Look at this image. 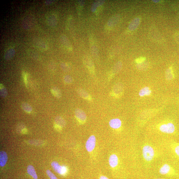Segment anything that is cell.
Listing matches in <instances>:
<instances>
[{
    "label": "cell",
    "instance_id": "obj_12",
    "mask_svg": "<svg viewBox=\"0 0 179 179\" xmlns=\"http://www.w3.org/2000/svg\"><path fill=\"white\" fill-rule=\"evenodd\" d=\"M109 165L112 167H116L119 163L118 157L116 154H113L111 155L109 159Z\"/></svg>",
    "mask_w": 179,
    "mask_h": 179
},
{
    "label": "cell",
    "instance_id": "obj_4",
    "mask_svg": "<svg viewBox=\"0 0 179 179\" xmlns=\"http://www.w3.org/2000/svg\"><path fill=\"white\" fill-rule=\"evenodd\" d=\"M96 144V138L94 135H92L88 139L86 144V147L89 152L92 151L94 149Z\"/></svg>",
    "mask_w": 179,
    "mask_h": 179
},
{
    "label": "cell",
    "instance_id": "obj_19",
    "mask_svg": "<svg viewBox=\"0 0 179 179\" xmlns=\"http://www.w3.org/2000/svg\"><path fill=\"white\" fill-rule=\"evenodd\" d=\"M151 91L150 89L148 87H144L141 89L139 93V95L141 97H143L144 96H148L151 94Z\"/></svg>",
    "mask_w": 179,
    "mask_h": 179
},
{
    "label": "cell",
    "instance_id": "obj_3",
    "mask_svg": "<svg viewBox=\"0 0 179 179\" xmlns=\"http://www.w3.org/2000/svg\"><path fill=\"white\" fill-rule=\"evenodd\" d=\"M51 165L55 171L61 175L65 174L67 172V170L65 166L63 165L61 166L57 162H53L52 163Z\"/></svg>",
    "mask_w": 179,
    "mask_h": 179
},
{
    "label": "cell",
    "instance_id": "obj_16",
    "mask_svg": "<svg viewBox=\"0 0 179 179\" xmlns=\"http://www.w3.org/2000/svg\"><path fill=\"white\" fill-rule=\"evenodd\" d=\"M77 93L81 97L85 99L90 100L91 98L90 95L86 91L82 89H79L77 90Z\"/></svg>",
    "mask_w": 179,
    "mask_h": 179
},
{
    "label": "cell",
    "instance_id": "obj_29",
    "mask_svg": "<svg viewBox=\"0 0 179 179\" xmlns=\"http://www.w3.org/2000/svg\"><path fill=\"white\" fill-rule=\"evenodd\" d=\"M61 67L64 71H68L70 69V66L68 64L65 63H63L61 64Z\"/></svg>",
    "mask_w": 179,
    "mask_h": 179
},
{
    "label": "cell",
    "instance_id": "obj_5",
    "mask_svg": "<svg viewBox=\"0 0 179 179\" xmlns=\"http://www.w3.org/2000/svg\"><path fill=\"white\" fill-rule=\"evenodd\" d=\"M159 172L160 174L165 175L172 174L174 170L170 165L165 164L163 165L160 168Z\"/></svg>",
    "mask_w": 179,
    "mask_h": 179
},
{
    "label": "cell",
    "instance_id": "obj_28",
    "mask_svg": "<svg viewBox=\"0 0 179 179\" xmlns=\"http://www.w3.org/2000/svg\"><path fill=\"white\" fill-rule=\"evenodd\" d=\"M64 81L67 83L70 84L73 82V79L71 76L66 75L64 77Z\"/></svg>",
    "mask_w": 179,
    "mask_h": 179
},
{
    "label": "cell",
    "instance_id": "obj_26",
    "mask_svg": "<svg viewBox=\"0 0 179 179\" xmlns=\"http://www.w3.org/2000/svg\"><path fill=\"white\" fill-rule=\"evenodd\" d=\"M1 92L0 94L1 97L2 98H5L6 97L8 93L7 91L6 88L2 86V85H1Z\"/></svg>",
    "mask_w": 179,
    "mask_h": 179
},
{
    "label": "cell",
    "instance_id": "obj_30",
    "mask_svg": "<svg viewBox=\"0 0 179 179\" xmlns=\"http://www.w3.org/2000/svg\"><path fill=\"white\" fill-rule=\"evenodd\" d=\"M166 76L167 79L170 80L173 78V75L171 70L170 69H168L166 72Z\"/></svg>",
    "mask_w": 179,
    "mask_h": 179
},
{
    "label": "cell",
    "instance_id": "obj_14",
    "mask_svg": "<svg viewBox=\"0 0 179 179\" xmlns=\"http://www.w3.org/2000/svg\"><path fill=\"white\" fill-rule=\"evenodd\" d=\"M8 156L7 153L4 151L0 152V166L3 167L6 165L7 161Z\"/></svg>",
    "mask_w": 179,
    "mask_h": 179
},
{
    "label": "cell",
    "instance_id": "obj_34",
    "mask_svg": "<svg viewBox=\"0 0 179 179\" xmlns=\"http://www.w3.org/2000/svg\"><path fill=\"white\" fill-rule=\"evenodd\" d=\"M54 1H47L45 2V4L47 5H49L52 3Z\"/></svg>",
    "mask_w": 179,
    "mask_h": 179
},
{
    "label": "cell",
    "instance_id": "obj_18",
    "mask_svg": "<svg viewBox=\"0 0 179 179\" xmlns=\"http://www.w3.org/2000/svg\"><path fill=\"white\" fill-rule=\"evenodd\" d=\"M27 171L28 174L31 176L34 179H37L38 178V176H37L35 170L34 168L32 165H28Z\"/></svg>",
    "mask_w": 179,
    "mask_h": 179
},
{
    "label": "cell",
    "instance_id": "obj_27",
    "mask_svg": "<svg viewBox=\"0 0 179 179\" xmlns=\"http://www.w3.org/2000/svg\"><path fill=\"white\" fill-rule=\"evenodd\" d=\"M27 52H28L29 54L31 57H33L34 58L38 60L40 58V55H38V53L33 51L31 50H28Z\"/></svg>",
    "mask_w": 179,
    "mask_h": 179
},
{
    "label": "cell",
    "instance_id": "obj_37",
    "mask_svg": "<svg viewBox=\"0 0 179 179\" xmlns=\"http://www.w3.org/2000/svg\"><path fill=\"white\" fill-rule=\"evenodd\" d=\"M156 179H164V178H157Z\"/></svg>",
    "mask_w": 179,
    "mask_h": 179
},
{
    "label": "cell",
    "instance_id": "obj_9",
    "mask_svg": "<svg viewBox=\"0 0 179 179\" xmlns=\"http://www.w3.org/2000/svg\"><path fill=\"white\" fill-rule=\"evenodd\" d=\"M76 117L79 121L81 122H84L86 119L87 117L85 112L81 109H77L75 111Z\"/></svg>",
    "mask_w": 179,
    "mask_h": 179
},
{
    "label": "cell",
    "instance_id": "obj_35",
    "mask_svg": "<svg viewBox=\"0 0 179 179\" xmlns=\"http://www.w3.org/2000/svg\"><path fill=\"white\" fill-rule=\"evenodd\" d=\"M100 179H109L108 178L104 176H101L100 178Z\"/></svg>",
    "mask_w": 179,
    "mask_h": 179
},
{
    "label": "cell",
    "instance_id": "obj_36",
    "mask_svg": "<svg viewBox=\"0 0 179 179\" xmlns=\"http://www.w3.org/2000/svg\"><path fill=\"white\" fill-rule=\"evenodd\" d=\"M143 58H140L137 60V61L139 62H141L143 61Z\"/></svg>",
    "mask_w": 179,
    "mask_h": 179
},
{
    "label": "cell",
    "instance_id": "obj_10",
    "mask_svg": "<svg viewBox=\"0 0 179 179\" xmlns=\"http://www.w3.org/2000/svg\"><path fill=\"white\" fill-rule=\"evenodd\" d=\"M120 17L119 15H116L111 17L107 23V27L108 28L113 27L118 22Z\"/></svg>",
    "mask_w": 179,
    "mask_h": 179
},
{
    "label": "cell",
    "instance_id": "obj_33",
    "mask_svg": "<svg viewBox=\"0 0 179 179\" xmlns=\"http://www.w3.org/2000/svg\"><path fill=\"white\" fill-rule=\"evenodd\" d=\"M175 41L179 44V33H175L174 35Z\"/></svg>",
    "mask_w": 179,
    "mask_h": 179
},
{
    "label": "cell",
    "instance_id": "obj_11",
    "mask_svg": "<svg viewBox=\"0 0 179 179\" xmlns=\"http://www.w3.org/2000/svg\"><path fill=\"white\" fill-rule=\"evenodd\" d=\"M60 41L61 43L66 47V49L69 51L72 50L73 48H72L70 42L66 36L63 35H61L60 37Z\"/></svg>",
    "mask_w": 179,
    "mask_h": 179
},
{
    "label": "cell",
    "instance_id": "obj_21",
    "mask_svg": "<svg viewBox=\"0 0 179 179\" xmlns=\"http://www.w3.org/2000/svg\"><path fill=\"white\" fill-rule=\"evenodd\" d=\"M52 94L56 97L60 98L61 96V93L60 90L58 88L54 87L51 89Z\"/></svg>",
    "mask_w": 179,
    "mask_h": 179
},
{
    "label": "cell",
    "instance_id": "obj_7",
    "mask_svg": "<svg viewBox=\"0 0 179 179\" xmlns=\"http://www.w3.org/2000/svg\"><path fill=\"white\" fill-rule=\"evenodd\" d=\"M85 65L90 71V73H95V67L93 61L91 58L87 56H85L83 58Z\"/></svg>",
    "mask_w": 179,
    "mask_h": 179
},
{
    "label": "cell",
    "instance_id": "obj_23",
    "mask_svg": "<svg viewBox=\"0 0 179 179\" xmlns=\"http://www.w3.org/2000/svg\"><path fill=\"white\" fill-rule=\"evenodd\" d=\"M21 106L24 111L28 113H30L32 111V108L31 106L27 103H24L22 104Z\"/></svg>",
    "mask_w": 179,
    "mask_h": 179
},
{
    "label": "cell",
    "instance_id": "obj_31",
    "mask_svg": "<svg viewBox=\"0 0 179 179\" xmlns=\"http://www.w3.org/2000/svg\"><path fill=\"white\" fill-rule=\"evenodd\" d=\"M47 174L51 179H58L56 176L49 170H47L46 171Z\"/></svg>",
    "mask_w": 179,
    "mask_h": 179
},
{
    "label": "cell",
    "instance_id": "obj_2",
    "mask_svg": "<svg viewBox=\"0 0 179 179\" xmlns=\"http://www.w3.org/2000/svg\"><path fill=\"white\" fill-rule=\"evenodd\" d=\"M159 130L162 132L168 134H173L175 132V125L172 122L162 124L160 126Z\"/></svg>",
    "mask_w": 179,
    "mask_h": 179
},
{
    "label": "cell",
    "instance_id": "obj_6",
    "mask_svg": "<svg viewBox=\"0 0 179 179\" xmlns=\"http://www.w3.org/2000/svg\"><path fill=\"white\" fill-rule=\"evenodd\" d=\"M47 21L48 24L51 27H54L57 25L58 23V18L57 15L54 13H50L47 18Z\"/></svg>",
    "mask_w": 179,
    "mask_h": 179
},
{
    "label": "cell",
    "instance_id": "obj_8",
    "mask_svg": "<svg viewBox=\"0 0 179 179\" xmlns=\"http://www.w3.org/2000/svg\"><path fill=\"white\" fill-rule=\"evenodd\" d=\"M34 44L37 49L41 51H45L48 49V46L46 43L42 40H36L34 41Z\"/></svg>",
    "mask_w": 179,
    "mask_h": 179
},
{
    "label": "cell",
    "instance_id": "obj_15",
    "mask_svg": "<svg viewBox=\"0 0 179 179\" xmlns=\"http://www.w3.org/2000/svg\"><path fill=\"white\" fill-rule=\"evenodd\" d=\"M15 54V51L14 49L11 48L8 50L4 55V58L5 60H10L14 57Z\"/></svg>",
    "mask_w": 179,
    "mask_h": 179
},
{
    "label": "cell",
    "instance_id": "obj_24",
    "mask_svg": "<svg viewBox=\"0 0 179 179\" xmlns=\"http://www.w3.org/2000/svg\"><path fill=\"white\" fill-rule=\"evenodd\" d=\"M173 151L176 155L179 158V144L175 143L172 146Z\"/></svg>",
    "mask_w": 179,
    "mask_h": 179
},
{
    "label": "cell",
    "instance_id": "obj_13",
    "mask_svg": "<svg viewBox=\"0 0 179 179\" xmlns=\"http://www.w3.org/2000/svg\"><path fill=\"white\" fill-rule=\"evenodd\" d=\"M122 122L121 120L118 119H115L111 120L109 124L111 127L114 129H118L121 127Z\"/></svg>",
    "mask_w": 179,
    "mask_h": 179
},
{
    "label": "cell",
    "instance_id": "obj_17",
    "mask_svg": "<svg viewBox=\"0 0 179 179\" xmlns=\"http://www.w3.org/2000/svg\"><path fill=\"white\" fill-rule=\"evenodd\" d=\"M140 22L139 19L136 18L133 20L129 26V29L130 30H134L137 27Z\"/></svg>",
    "mask_w": 179,
    "mask_h": 179
},
{
    "label": "cell",
    "instance_id": "obj_32",
    "mask_svg": "<svg viewBox=\"0 0 179 179\" xmlns=\"http://www.w3.org/2000/svg\"><path fill=\"white\" fill-rule=\"evenodd\" d=\"M92 50L93 56L96 58H97L98 56L97 48L96 47L95 45H93L92 47Z\"/></svg>",
    "mask_w": 179,
    "mask_h": 179
},
{
    "label": "cell",
    "instance_id": "obj_22",
    "mask_svg": "<svg viewBox=\"0 0 179 179\" xmlns=\"http://www.w3.org/2000/svg\"><path fill=\"white\" fill-rule=\"evenodd\" d=\"M104 2V1H98L94 2L92 6V11L93 12L96 11L99 6H101V5H102Z\"/></svg>",
    "mask_w": 179,
    "mask_h": 179
},
{
    "label": "cell",
    "instance_id": "obj_1",
    "mask_svg": "<svg viewBox=\"0 0 179 179\" xmlns=\"http://www.w3.org/2000/svg\"><path fill=\"white\" fill-rule=\"evenodd\" d=\"M143 158L147 162H150L154 158L155 152L154 148L149 145H145L142 148Z\"/></svg>",
    "mask_w": 179,
    "mask_h": 179
},
{
    "label": "cell",
    "instance_id": "obj_20",
    "mask_svg": "<svg viewBox=\"0 0 179 179\" xmlns=\"http://www.w3.org/2000/svg\"><path fill=\"white\" fill-rule=\"evenodd\" d=\"M55 122L58 126L61 127H65L66 124V122L65 120L60 116H57L55 119Z\"/></svg>",
    "mask_w": 179,
    "mask_h": 179
},
{
    "label": "cell",
    "instance_id": "obj_25",
    "mask_svg": "<svg viewBox=\"0 0 179 179\" xmlns=\"http://www.w3.org/2000/svg\"><path fill=\"white\" fill-rule=\"evenodd\" d=\"M122 64L121 62L117 63L114 67L113 69V73H116L118 72L121 69Z\"/></svg>",
    "mask_w": 179,
    "mask_h": 179
}]
</instances>
